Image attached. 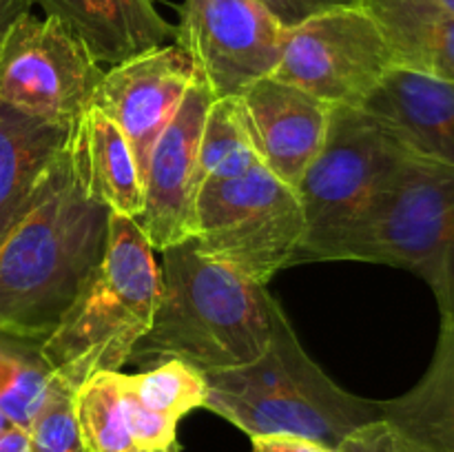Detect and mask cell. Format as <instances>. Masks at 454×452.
<instances>
[{
    "mask_svg": "<svg viewBox=\"0 0 454 452\" xmlns=\"http://www.w3.org/2000/svg\"><path fill=\"white\" fill-rule=\"evenodd\" d=\"M238 97H215L208 109L200 142L202 177L229 180L260 167Z\"/></svg>",
    "mask_w": 454,
    "mask_h": 452,
    "instance_id": "603a6c76",
    "label": "cell"
},
{
    "mask_svg": "<svg viewBox=\"0 0 454 452\" xmlns=\"http://www.w3.org/2000/svg\"><path fill=\"white\" fill-rule=\"evenodd\" d=\"M105 66L56 18L25 13L0 49V102L74 129L93 105Z\"/></svg>",
    "mask_w": 454,
    "mask_h": 452,
    "instance_id": "9c48e42d",
    "label": "cell"
},
{
    "mask_svg": "<svg viewBox=\"0 0 454 452\" xmlns=\"http://www.w3.org/2000/svg\"><path fill=\"white\" fill-rule=\"evenodd\" d=\"M71 131L0 102V239L34 198Z\"/></svg>",
    "mask_w": 454,
    "mask_h": 452,
    "instance_id": "ac0fdd59",
    "label": "cell"
},
{
    "mask_svg": "<svg viewBox=\"0 0 454 452\" xmlns=\"http://www.w3.org/2000/svg\"><path fill=\"white\" fill-rule=\"evenodd\" d=\"M109 211L84 193L69 142L0 239V332L43 344L96 270Z\"/></svg>",
    "mask_w": 454,
    "mask_h": 452,
    "instance_id": "6da1fadb",
    "label": "cell"
},
{
    "mask_svg": "<svg viewBox=\"0 0 454 452\" xmlns=\"http://www.w3.org/2000/svg\"><path fill=\"white\" fill-rule=\"evenodd\" d=\"M238 102L260 162L297 189L326 142L333 106L273 75L251 84Z\"/></svg>",
    "mask_w": 454,
    "mask_h": 452,
    "instance_id": "4fadbf2b",
    "label": "cell"
},
{
    "mask_svg": "<svg viewBox=\"0 0 454 452\" xmlns=\"http://www.w3.org/2000/svg\"><path fill=\"white\" fill-rule=\"evenodd\" d=\"M337 452H428L408 439L406 434L399 433L395 425H390L386 419L372 421L364 428L355 430L353 434L341 441Z\"/></svg>",
    "mask_w": 454,
    "mask_h": 452,
    "instance_id": "d4e9b609",
    "label": "cell"
},
{
    "mask_svg": "<svg viewBox=\"0 0 454 452\" xmlns=\"http://www.w3.org/2000/svg\"><path fill=\"white\" fill-rule=\"evenodd\" d=\"M364 111L380 118L417 158L454 167V82L393 69Z\"/></svg>",
    "mask_w": 454,
    "mask_h": 452,
    "instance_id": "5bb4252c",
    "label": "cell"
},
{
    "mask_svg": "<svg viewBox=\"0 0 454 452\" xmlns=\"http://www.w3.org/2000/svg\"><path fill=\"white\" fill-rule=\"evenodd\" d=\"M118 377L120 388L131 406L176 425L191 410L202 408L207 397L204 372L180 359H164L136 375L118 372Z\"/></svg>",
    "mask_w": 454,
    "mask_h": 452,
    "instance_id": "ffe728a7",
    "label": "cell"
},
{
    "mask_svg": "<svg viewBox=\"0 0 454 452\" xmlns=\"http://www.w3.org/2000/svg\"><path fill=\"white\" fill-rule=\"evenodd\" d=\"M162 275L136 220L109 213L100 264L40 344L56 379L75 390L98 372H118L153 323Z\"/></svg>",
    "mask_w": 454,
    "mask_h": 452,
    "instance_id": "277c9868",
    "label": "cell"
},
{
    "mask_svg": "<svg viewBox=\"0 0 454 452\" xmlns=\"http://www.w3.org/2000/svg\"><path fill=\"white\" fill-rule=\"evenodd\" d=\"M381 403V419L428 452H454V323L442 319L424 377Z\"/></svg>",
    "mask_w": 454,
    "mask_h": 452,
    "instance_id": "d6986e66",
    "label": "cell"
},
{
    "mask_svg": "<svg viewBox=\"0 0 454 452\" xmlns=\"http://www.w3.org/2000/svg\"><path fill=\"white\" fill-rule=\"evenodd\" d=\"M69 155L84 193L115 215L137 220L145 182L131 144L118 124L96 105L84 111L69 136Z\"/></svg>",
    "mask_w": 454,
    "mask_h": 452,
    "instance_id": "2e32d148",
    "label": "cell"
},
{
    "mask_svg": "<svg viewBox=\"0 0 454 452\" xmlns=\"http://www.w3.org/2000/svg\"><path fill=\"white\" fill-rule=\"evenodd\" d=\"M56 375L38 341L0 332V412L18 428H29L47 401Z\"/></svg>",
    "mask_w": 454,
    "mask_h": 452,
    "instance_id": "44dd1931",
    "label": "cell"
},
{
    "mask_svg": "<svg viewBox=\"0 0 454 452\" xmlns=\"http://www.w3.org/2000/svg\"><path fill=\"white\" fill-rule=\"evenodd\" d=\"M31 12V0H0V49L12 27Z\"/></svg>",
    "mask_w": 454,
    "mask_h": 452,
    "instance_id": "83f0119b",
    "label": "cell"
},
{
    "mask_svg": "<svg viewBox=\"0 0 454 452\" xmlns=\"http://www.w3.org/2000/svg\"><path fill=\"white\" fill-rule=\"evenodd\" d=\"M198 78L195 62L176 43L105 69L93 105L105 111L124 133L136 155L142 182L155 142Z\"/></svg>",
    "mask_w": 454,
    "mask_h": 452,
    "instance_id": "7c38bea8",
    "label": "cell"
},
{
    "mask_svg": "<svg viewBox=\"0 0 454 452\" xmlns=\"http://www.w3.org/2000/svg\"><path fill=\"white\" fill-rule=\"evenodd\" d=\"M331 261H368L424 279L454 323V167L411 155L344 233Z\"/></svg>",
    "mask_w": 454,
    "mask_h": 452,
    "instance_id": "5b68a950",
    "label": "cell"
},
{
    "mask_svg": "<svg viewBox=\"0 0 454 452\" xmlns=\"http://www.w3.org/2000/svg\"><path fill=\"white\" fill-rule=\"evenodd\" d=\"M74 390L53 381L47 401L27 428L31 452H84L75 421Z\"/></svg>",
    "mask_w": 454,
    "mask_h": 452,
    "instance_id": "cb8c5ba5",
    "label": "cell"
},
{
    "mask_svg": "<svg viewBox=\"0 0 454 452\" xmlns=\"http://www.w3.org/2000/svg\"><path fill=\"white\" fill-rule=\"evenodd\" d=\"M0 452H31L27 430L18 428V425H7L0 433Z\"/></svg>",
    "mask_w": 454,
    "mask_h": 452,
    "instance_id": "f1b7e54d",
    "label": "cell"
},
{
    "mask_svg": "<svg viewBox=\"0 0 454 452\" xmlns=\"http://www.w3.org/2000/svg\"><path fill=\"white\" fill-rule=\"evenodd\" d=\"M44 16L56 18L87 47L100 66L176 43L153 0H38Z\"/></svg>",
    "mask_w": 454,
    "mask_h": 452,
    "instance_id": "9a60e30c",
    "label": "cell"
},
{
    "mask_svg": "<svg viewBox=\"0 0 454 452\" xmlns=\"http://www.w3.org/2000/svg\"><path fill=\"white\" fill-rule=\"evenodd\" d=\"M213 100L215 96L200 75L151 151L145 208L136 222L153 251L162 253L195 235V204L204 182L200 142Z\"/></svg>",
    "mask_w": 454,
    "mask_h": 452,
    "instance_id": "8fae6325",
    "label": "cell"
},
{
    "mask_svg": "<svg viewBox=\"0 0 454 452\" xmlns=\"http://www.w3.org/2000/svg\"><path fill=\"white\" fill-rule=\"evenodd\" d=\"M411 155L380 118L333 106L326 142L295 189L306 217L295 264L331 261L346 230Z\"/></svg>",
    "mask_w": 454,
    "mask_h": 452,
    "instance_id": "8992f818",
    "label": "cell"
},
{
    "mask_svg": "<svg viewBox=\"0 0 454 452\" xmlns=\"http://www.w3.org/2000/svg\"><path fill=\"white\" fill-rule=\"evenodd\" d=\"M162 286L146 335L129 362L180 359L200 372L242 368L270 341V292L202 255L193 239L162 251Z\"/></svg>",
    "mask_w": 454,
    "mask_h": 452,
    "instance_id": "7a4b0ae2",
    "label": "cell"
},
{
    "mask_svg": "<svg viewBox=\"0 0 454 452\" xmlns=\"http://www.w3.org/2000/svg\"><path fill=\"white\" fill-rule=\"evenodd\" d=\"M306 217L295 189L264 164L229 180L207 177L195 204L193 242L202 255L266 286L295 264Z\"/></svg>",
    "mask_w": 454,
    "mask_h": 452,
    "instance_id": "52a82bcc",
    "label": "cell"
},
{
    "mask_svg": "<svg viewBox=\"0 0 454 452\" xmlns=\"http://www.w3.org/2000/svg\"><path fill=\"white\" fill-rule=\"evenodd\" d=\"M284 27L257 0H184L180 44L215 97H238L269 78L282 56Z\"/></svg>",
    "mask_w": 454,
    "mask_h": 452,
    "instance_id": "30bf717a",
    "label": "cell"
},
{
    "mask_svg": "<svg viewBox=\"0 0 454 452\" xmlns=\"http://www.w3.org/2000/svg\"><path fill=\"white\" fill-rule=\"evenodd\" d=\"M439 3H442L443 7L450 9V12H454V0H439Z\"/></svg>",
    "mask_w": 454,
    "mask_h": 452,
    "instance_id": "4dcf8cb0",
    "label": "cell"
},
{
    "mask_svg": "<svg viewBox=\"0 0 454 452\" xmlns=\"http://www.w3.org/2000/svg\"><path fill=\"white\" fill-rule=\"evenodd\" d=\"M204 406L248 437L293 434L340 448L348 434L381 419V403L337 386L301 346L282 304L270 300V341L260 359L204 372Z\"/></svg>",
    "mask_w": 454,
    "mask_h": 452,
    "instance_id": "3957f363",
    "label": "cell"
},
{
    "mask_svg": "<svg viewBox=\"0 0 454 452\" xmlns=\"http://www.w3.org/2000/svg\"><path fill=\"white\" fill-rule=\"evenodd\" d=\"M158 452H180V450H177V443H173V446L164 448V450H158Z\"/></svg>",
    "mask_w": 454,
    "mask_h": 452,
    "instance_id": "1f68e13d",
    "label": "cell"
},
{
    "mask_svg": "<svg viewBox=\"0 0 454 452\" xmlns=\"http://www.w3.org/2000/svg\"><path fill=\"white\" fill-rule=\"evenodd\" d=\"M395 69L454 82V12L439 0H362Z\"/></svg>",
    "mask_w": 454,
    "mask_h": 452,
    "instance_id": "e0dca14e",
    "label": "cell"
},
{
    "mask_svg": "<svg viewBox=\"0 0 454 452\" xmlns=\"http://www.w3.org/2000/svg\"><path fill=\"white\" fill-rule=\"evenodd\" d=\"M393 69L380 27L355 4L317 13L284 31L273 78L331 106L362 109Z\"/></svg>",
    "mask_w": 454,
    "mask_h": 452,
    "instance_id": "ba28073f",
    "label": "cell"
},
{
    "mask_svg": "<svg viewBox=\"0 0 454 452\" xmlns=\"http://www.w3.org/2000/svg\"><path fill=\"white\" fill-rule=\"evenodd\" d=\"M251 452H337L324 443L293 434H264L251 439Z\"/></svg>",
    "mask_w": 454,
    "mask_h": 452,
    "instance_id": "4316f807",
    "label": "cell"
},
{
    "mask_svg": "<svg viewBox=\"0 0 454 452\" xmlns=\"http://www.w3.org/2000/svg\"><path fill=\"white\" fill-rule=\"evenodd\" d=\"M118 372H98L75 390V421L84 452H137Z\"/></svg>",
    "mask_w": 454,
    "mask_h": 452,
    "instance_id": "7402d4cb",
    "label": "cell"
},
{
    "mask_svg": "<svg viewBox=\"0 0 454 452\" xmlns=\"http://www.w3.org/2000/svg\"><path fill=\"white\" fill-rule=\"evenodd\" d=\"M7 425H12V424H9V421H7V417H4L3 412H0V433H3V430L7 428Z\"/></svg>",
    "mask_w": 454,
    "mask_h": 452,
    "instance_id": "f546056e",
    "label": "cell"
},
{
    "mask_svg": "<svg viewBox=\"0 0 454 452\" xmlns=\"http://www.w3.org/2000/svg\"><path fill=\"white\" fill-rule=\"evenodd\" d=\"M284 29L300 25L317 13L331 12L340 7H355L362 0H257Z\"/></svg>",
    "mask_w": 454,
    "mask_h": 452,
    "instance_id": "484cf974",
    "label": "cell"
}]
</instances>
